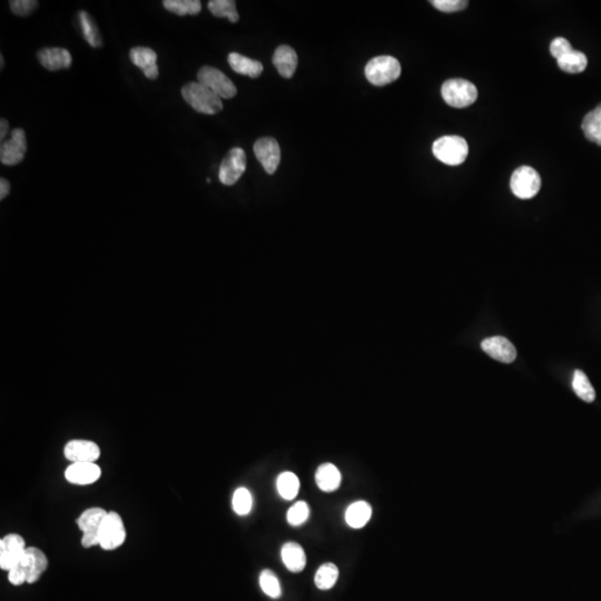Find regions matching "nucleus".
Segmentation results:
<instances>
[{
  "instance_id": "obj_1",
  "label": "nucleus",
  "mask_w": 601,
  "mask_h": 601,
  "mask_svg": "<svg viewBox=\"0 0 601 601\" xmlns=\"http://www.w3.org/2000/svg\"><path fill=\"white\" fill-rule=\"evenodd\" d=\"M47 567L48 559L41 549L35 547L27 548L20 562L9 570V582L14 586H22L25 582L34 583L41 579V574L46 572Z\"/></svg>"
},
{
  "instance_id": "obj_2",
  "label": "nucleus",
  "mask_w": 601,
  "mask_h": 601,
  "mask_svg": "<svg viewBox=\"0 0 601 601\" xmlns=\"http://www.w3.org/2000/svg\"><path fill=\"white\" fill-rule=\"evenodd\" d=\"M181 96L198 113L215 115L223 109L222 99L200 83H188L181 88Z\"/></svg>"
},
{
  "instance_id": "obj_3",
  "label": "nucleus",
  "mask_w": 601,
  "mask_h": 601,
  "mask_svg": "<svg viewBox=\"0 0 601 601\" xmlns=\"http://www.w3.org/2000/svg\"><path fill=\"white\" fill-rule=\"evenodd\" d=\"M432 152L445 165H461L468 156V143L459 136H443L434 141Z\"/></svg>"
},
{
  "instance_id": "obj_4",
  "label": "nucleus",
  "mask_w": 601,
  "mask_h": 601,
  "mask_svg": "<svg viewBox=\"0 0 601 601\" xmlns=\"http://www.w3.org/2000/svg\"><path fill=\"white\" fill-rule=\"evenodd\" d=\"M366 77L374 86H385L400 77L401 65L392 56H379L366 64Z\"/></svg>"
},
{
  "instance_id": "obj_5",
  "label": "nucleus",
  "mask_w": 601,
  "mask_h": 601,
  "mask_svg": "<svg viewBox=\"0 0 601 601\" xmlns=\"http://www.w3.org/2000/svg\"><path fill=\"white\" fill-rule=\"evenodd\" d=\"M442 97L455 109L468 107L477 100V87L464 79H449L442 85Z\"/></svg>"
},
{
  "instance_id": "obj_6",
  "label": "nucleus",
  "mask_w": 601,
  "mask_h": 601,
  "mask_svg": "<svg viewBox=\"0 0 601 601\" xmlns=\"http://www.w3.org/2000/svg\"><path fill=\"white\" fill-rule=\"evenodd\" d=\"M109 512L99 506H92L90 509L85 510L78 519L79 530L83 532L81 537V544L84 548H92L99 544V530L103 525L104 519Z\"/></svg>"
},
{
  "instance_id": "obj_7",
  "label": "nucleus",
  "mask_w": 601,
  "mask_h": 601,
  "mask_svg": "<svg viewBox=\"0 0 601 601\" xmlns=\"http://www.w3.org/2000/svg\"><path fill=\"white\" fill-rule=\"evenodd\" d=\"M510 187L518 198L530 200L539 192L541 179L534 168L521 166L512 174Z\"/></svg>"
},
{
  "instance_id": "obj_8",
  "label": "nucleus",
  "mask_w": 601,
  "mask_h": 601,
  "mask_svg": "<svg viewBox=\"0 0 601 601\" xmlns=\"http://www.w3.org/2000/svg\"><path fill=\"white\" fill-rule=\"evenodd\" d=\"M126 539L124 521L117 512L111 511L104 519L99 530V546L102 549L111 551L123 546Z\"/></svg>"
},
{
  "instance_id": "obj_9",
  "label": "nucleus",
  "mask_w": 601,
  "mask_h": 601,
  "mask_svg": "<svg viewBox=\"0 0 601 601\" xmlns=\"http://www.w3.org/2000/svg\"><path fill=\"white\" fill-rule=\"evenodd\" d=\"M198 81L200 84L209 88L221 98L230 99L237 94V90L233 81L217 68L211 67V66H204L200 68L198 73Z\"/></svg>"
},
{
  "instance_id": "obj_10",
  "label": "nucleus",
  "mask_w": 601,
  "mask_h": 601,
  "mask_svg": "<svg viewBox=\"0 0 601 601\" xmlns=\"http://www.w3.org/2000/svg\"><path fill=\"white\" fill-rule=\"evenodd\" d=\"M245 170H247L245 152L240 147L230 149L220 166L219 177L221 183L226 186H232L241 179Z\"/></svg>"
},
{
  "instance_id": "obj_11",
  "label": "nucleus",
  "mask_w": 601,
  "mask_h": 601,
  "mask_svg": "<svg viewBox=\"0 0 601 601\" xmlns=\"http://www.w3.org/2000/svg\"><path fill=\"white\" fill-rule=\"evenodd\" d=\"M27 151L26 134L22 128L11 130V137L0 147V160L4 165L14 166L24 160Z\"/></svg>"
},
{
  "instance_id": "obj_12",
  "label": "nucleus",
  "mask_w": 601,
  "mask_h": 601,
  "mask_svg": "<svg viewBox=\"0 0 601 601\" xmlns=\"http://www.w3.org/2000/svg\"><path fill=\"white\" fill-rule=\"evenodd\" d=\"M24 538L20 534H9L0 540V568L9 572L22 558L26 551Z\"/></svg>"
},
{
  "instance_id": "obj_13",
  "label": "nucleus",
  "mask_w": 601,
  "mask_h": 601,
  "mask_svg": "<svg viewBox=\"0 0 601 601\" xmlns=\"http://www.w3.org/2000/svg\"><path fill=\"white\" fill-rule=\"evenodd\" d=\"M255 156L268 174H274L281 162V149L277 139L262 137L254 144Z\"/></svg>"
},
{
  "instance_id": "obj_14",
  "label": "nucleus",
  "mask_w": 601,
  "mask_h": 601,
  "mask_svg": "<svg viewBox=\"0 0 601 601\" xmlns=\"http://www.w3.org/2000/svg\"><path fill=\"white\" fill-rule=\"evenodd\" d=\"M67 460L76 462H96L100 457V449L95 442L88 440H71L64 449Z\"/></svg>"
},
{
  "instance_id": "obj_15",
  "label": "nucleus",
  "mask_w": 601,
  "mask_h": 601,
  "mask_svg": "<svg viewBox=\"0 0 601 601\" xmlns=\"http://www.w3.org/2000/svg\"><path fill=\"white\" fill-rule=\"evenodd\" d=\"M481 347L489 357L502 363H512L517 359L515 345L504 336H493L482 341Z\"/></svg>"
},
{
  "instance_id": "obj_16",
  "label": "nucleus",
  "mask_w": 601,
  "mask_h": 601,
  "mask_svg": "<svg viewBox=\"0 0 601 601\" xmlns=\"http://www.w3.org/2000/svg\"><path fill=\"white\" fill-rule=\"evenodd\" d=\"M100 474L102 470L95 462H76L66 469L65 478L73 485H87L97 481Z\"/></svg>"
},
{
  "instance_id": "obj_17",
  "label": "nucleus",
  "mask_w": 601,
  "mask_h": 601,
  "mask_svg": "<svg viewBox=\"0 0 601 601\" xmlns=\"http://www.w3.org/2000/svg\"><path fill=\"white\" fill-rule=\"evenodd\" d=\"M130 58L134 65L141 68L144 75L148 79L158 78V54L148 47H134L130 49Z\"/></svg>"
},
{
  "instance_id": "obj_18",
  "label": "nucleus",
  "mask_w": 601,
  "mask_h": 601,
  "mask_svg": "<svg viewBox=\"0 0 601 601\" xmlns=\"http://www.w3.org/2000/svg\"><path fill=\"white\" fill-rule=\"evenodd\" d=\"M37 56L41 65L52 71L68 69L71 67V60H73L71 53L68 52L67 49L58 48V47L41 49Z\"/></svg>"
},
{
  "instance_id": "obj_19",
  "label": "nucleus",
  "mask_w": 601,
  "mask_h": 601,
  "mask_svg": "<svg viewBox=\"0 0 601 601\" xmlns=\"http://www.w3.org/2000/svg\"><path fill=\"white\" fill-rule=\"evenodd\" d=\"M273 64L282 77L291 78L298 67V55L292 47L282 45L274 53Z\"/></svg>"
},
{
  "instance_id": "obj_20",
  "label": "nucleus",
  "mask_w": 601,
  "mask_h": 601,
  "mask_svg": "<svg viewBox=\"0 0 601 601\" xmlns=\"http://www.w3.org/2000/svg\"><path fill=\"white\" fill-rule=\"evenodd\" d=\"M283 563L290 572H303L306 565V555L304 549L298 542L289 541L283 544L281 549Z\"/></svg>"
},
{
  "instance_id": "obj_21",
  "label": "nucleus",
  "mask_w": 601,
  "mask_h": 601,
  "mask_svg": "<svg viewBox=\"0 0 601 601\" xmlns=\"http://www.w3.org/2000/svg\"><path fill=\"white\" fill-rule=\"evenodd\" d=\"M317 487L324 492L336 491L341 485V474L332 463H323L315 472Z\"/></svg>"
},
{
  "instance_id": "obj_22",
  "label": "nucleus",
  "mask_w": 601,
  "mask_h": 601,
  "mask_svg": "<svg viewBox=\"0 0 601 601\" xmlns=\"http://www.w3.org/2000/svg\"><path fill=\"white\" fill-rule=\"evenodd\" d=\"M228 64L235 73L249 76L251 78H258L263 71L262 62L258 60L245 57L239 53H230L228 55Z\"/></svg>"
},
{
  "instance_id": "obj_23",
  "label": "nucleus",
  "mask_w": 601,
  "mask_h": 601,
  "mask_svg": "<svg viewBox=\"0 0 601 601\" xmlns=\"http://www.w3.org/2000/svg\"><path fill=\"white\" fill-rule=\"evenodd\" d=\"M372 517V508L366 501L350 504L345 511V521L353 529L363 528Z\"/></svg>"
},
{
  "instance_id": "obj_24",
  "label": "nucleus",
  "mask_w": 601,
  "mask_h": 601,
  "mask_svg": "<svg viewBox=\"0 0 601 601\" xmlns=\"http://www.w3.org/2000/svg\"><path fill=\"white\" fill-rule=\"evenodd\" d=\"M581 128L588 141L601 146V104L586 115L582 120Z\"/></svg>"
},
{
  "instance_id": "obj_25",
  "label": "nucleus",
  "mask_w": 601,
  "mask_h": 601,
  "mask_svg": "<svg viewBox=\"0 0 601 601\" xmlns=\"http://www.w3.org/2000/svg\"><path fill=\"white\" fill-rule=\"evenodd\" d=\"M78 20L81 32H83V35H84L87 43H90V46L94 47V48L102 47L103 41L100 37L99 30H98L95 20H92L86 11H79Z\"/></svg>"
},
{
  "instance_id": "obj_26",
  "label": "nucleus",
  "mask_w": 601,
  "mask_h": 601,
  "mask_svg": "<svg viewBox=\"0 0 601 601\" xmlns=\"http://www.w3.org/2000/svg\"><path fill=\"white\" fill-rule=\"evenodd\" d=\"M338 578H339V568L336 565L332 562L323 563L315 574V586L321 590H330L331 588L336 586Z\"/></svg>"
},
{
  "instance_id": "obj_27",
  "label": "nucleus",
  "mask_w": 601,
  "mask_h": 601,
  "mask_svg": "<svg viewBox=\"0 0 601 601\" xmlns=\"http://www.w3.org/2000/svg\"><path fill=\"white\" fill-rule=\"evenodd\" d=\"M277 488L282 498L293 500L300 490V480L293 472L285 471L277 477Z\"/></svg>"
},
{
  "instance_id": "obj_28",
  "label": "nucleus",
  "mask_w": 601,
  "mask_h": 601,
  "mask_svg": "<svg viewBox=\"0 0 601 601\" xmlns=\"http://www.w3.org/2000/svg\"><path fill=\"white\" fill-rule=\"evenodd\" d=\"M561 71L569 74H578L585 71L588 65L587 56L578 50H572L562 57L557 60Z\"/></svg>"
},
{
  "instance_id": "obj_29",
  "label": "nucleus",
  "mask_w": 601,
  "mask_h": 601,
  "mask_svg": "<svg viewBox=\"0 0 601 601\" xmlns=\"http://www.w3.org/2000/svg\"><path fill=\"white\" fill-rule=\"evenodd\" d=\"M207 6L215 17L228 18L230 22H239V13L236 11V3L233 0H211Z\"/></svg>"
},
{
  "instance_id": "obj_30",
  "label": "nucleus",
  "mask_w": 601,
  "mask_h": 601,
  "mask_svg": "<svg viewBox=\"0 0 601 601\" xmlns=\"http://www.w3.org/2000/svg\"><path fill=\"white\" fill-rule=\"evenodd\" d=\"M163 5L168 11L179 16H195L202 11V4L198 0H165Z\"/></svg>"
},
{
  "instance_id": "obj_31",
  "label": "nucleus",
  "mask_w": 601,
  "mask_h": 601,
  "mask_svg": "<svg viewBox=\"0 0 601 601\" xmlns=\"http://www.w3.org/2000/svg\"><path fill=\"white\" fill-rule=\"evenodd\" d=\"M572 387L578 396L581 400L590 403L596 399V392L591 385L590 381L588 379L583 372L580 370H576L574 374V380H572Z\"/></svg>"
},
{
  "instance_id": "obj_32",
  "label": "nucleus",
  "mask_w": 601,
  "mask_h": 601,
  "mask_svg": "<svg viewBox=\"0 0 601 601\" xmlns=\"http://www.w3.org/2000/svg\"><path fill=\"white\" fill-rule=\"evenodd\" d=\"M260 586L263 593L273 599L281 597L282 588L279 578L270 569H264L260 574Z\"/></svg>"
},
{
  "instance_id": "obj_33",
  "label": "nucleus",
  "mask_w": 601,
  "mask_h": 601,
  "mask_svg": "<svg viewBox=\"0 0 601 601\" xmlns=\"http://www.w3.org/2000/svg\"><path fill=\"white\" fill-rule=\"evenodd\" d=\"M232 506H233V510L237 515H249L252 510L253 499L252 495L247 490V488L236 489L233 499H232Z\"/></svg>"
},
{
  "instance_id": "obj_34",
  "label": "nucleus",
  "mask_w": 601,
  "mask_h": 601,
  "mask_svg": "<svg viewBox=\"0 0 601 601\" xmlns=\"http://www.w3.org/2000/svg\"><path fill=\"white\" fill-rule=\"evenodd\" d=\"M309 504H306L305 501H298L296 504H293L287 511V523H290L291 525L298 527V525H303L309 519Z\"/></svg>"
},
{
  "instance_id": "obj_35",
  "label": "nucleus",
  "mask_w": 601,
  "mask_h": 601,
  "mask_svg": "<svg viewBox=\"0 0 601 601\" xmlns=\"http://www.w3.org/2000/svg\"><path fill=\"white\" fill-rule=\"evenodd\" d=\"M39 7L36 0H14L11 1V9L17 16H28Z\"/></svg>"
},
{
  "instance_id": "obj_36",
  "label": "nucleus",
  "mask_w": 601,
  "mask_h": 601,
  "mask_svg": "<svg viewBox=\"0 0 601 601\" xmlns=\"http://www.w3.org/2000/svg\"><path fill=\"white\" fill-rule=\"evenodd\" d=\"M431 4L443 13H455L466 8L468 1L466 0H434Z\"/></svg>"
},
{
  "instance_id": "obj_37",
  "label": "nucleus",
  "mask_w": 601,
  "mask_h": 601,
  "mask_svg": "<svg viewBox=\"0 0 601 601\" xmlns=\"http://www.w3.org/2000/svg\"><path fill=\"white\" fill-rule=\"evenodd\" d=\"M572 50L574 49H572L570 43L567 39H561V37L553 39V43L550 45V53L555 60H559Z\"/></svg>"
},
{
  "instance_id": "obj_38",
  "label": "nucleus",
  "mask_w": 601,
  "mask_h": 601,
  "mask_svg": "<svg viewBox=\"0 0 601 601\" xmlns=\"http://www.w3.org/2000/svg\"><path fill=\"white\" fill-rule=\"evenodd\" d=\"M9 192H11V183H9L8 179L1 177L0 179V200L7 198Z\"/></svg>"
},
{
  "instance_id": "obj_39",
  "label": "nucleus",
  "mask_w": 601,
  "mask_h": 601,
  "mask_svg": "<svg viewBox=\"0 0 601 601\" xmlns=\"http://www.w3.org/2000/svg\"><path fill=\"white\" fill-rule=\"evenodd\" d=\"M9 130V124L8 122L6 120H1L0 122V141H3L4 139H5L6 135L8 133Z\"/></svg>"
},
{
  "instance_id": "obj_40",
  "label": "nucleus",
  "mask_w": 601,
  "mask_h": 601,
  "mask_svg": "<svg viewBox=\"0 0 601 601\" xmlns=\"http://www.w3.org/2000/svg\"><path fill=\"white\" fill-rule=\"evenodd\" d=\"M0 62H1V65H0V68H1V69H3V68H4V56H3V55H1V56H0Z\"/></svg>"
}]
</instances>
